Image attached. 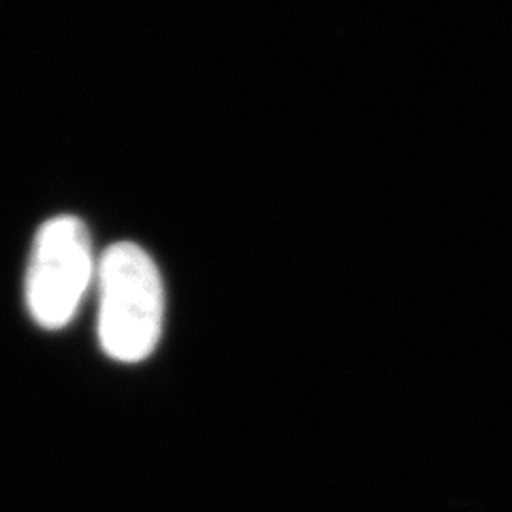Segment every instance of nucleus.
<instances>
[{
	"label": "nucleus",
	"instance_id": "obj_2",
	"mask_svg": "<svg viewBox=\"0 0 512 512\" xmlns=\"http://www.w3.org/2000/svg\"><path fill=\"white\" fill-rule=\"evenodd\" d=\"M96 263L86 224L56 216L37 231L26 269L24 297L32 320L43 329H62L75 318Z\"/></svg>",
	"mask_w": 512,
	"mask_h": 512
},
{
	"label": "nucleus",
	"instance_id": "obj_1",
	"mask_svg": "<svg viewBox=\"0 0 512 512\" xmlns=\"http://www.w3.org/2000/svg\"><path fill=\"white\" fill-rule=\"evenodd\" d=\"M99 342L122 363L148 359L163 333L165 284L152 256L133 242L111 244L96 263Z\"/></svg>",
	"mask_w": 512,
	"mask_h": 512
}]
</instances>
